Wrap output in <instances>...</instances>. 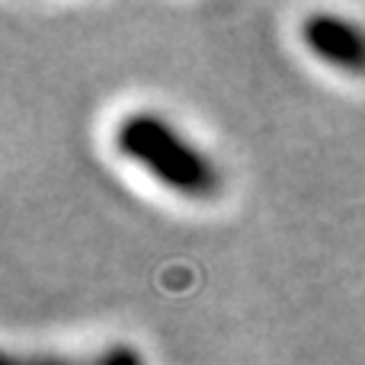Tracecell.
<instances>
[{
    "instance_id": "6da1fadb",
    "label": "cell",
    "mask_w": 365,
    "mask_h": 365,
    "mask_svg": "<svg viewBox=\"0 0 365 365\" xmlns=\"http://www.w3.org/2000/svg\"><path fill=\"white\" fill-rule=\"evenodd\" d=\"M115 151L148 170L160 186L186 199H212L221 186V173L205 151L186 141L164 115L132 113L115 128Z\"/></svg>"
},
{
    "instance_id": "7a4b0ae2",
    "label": "cell",
    "mask_w": 365,
    "mask_h": 365,
    "mask_svg": "<svg viewBox=\"0 0 365 365\" xmlns=\"http://www.w3.org/2000/svg\"><path fill=\"white\" fill-rule=\"evenodd\" d=\"M302 42L330 68L365 77V29L353 19L336 13H311L302 23Z\"/></svg>"
},
{
    "instance_id": "3957f363",
    "label": "cell",
    "mask_w": 365,
    "mask_h": 365,
    "mask_svg": "<svg viewBox=\"0 0 365 365\" xmlns=\"http://www.w3.org/2000/svg\"><path fill=\"white\" fill-rule=\"evenodd\" d=\"M87 365H145L138 356V349L135 346H125V343H115V346H109L106 353H100L93 362Z\"/></svg>"
},
{
    "instance_id": "277c9868",
    "label": "cell",
    "mask_w": 365,
    "mask_h": 365,
    "mask_svg": "<svg viewBox=\"0 0 365 365\" xmlns=\"http://www.w3.org/2000/svg\"><path fill=\"white\" fill-rule=\"evenodd\" d=\"M4 365H87V362H77V359H64V356H4Z\"/></svg>"
}]
</instances>
